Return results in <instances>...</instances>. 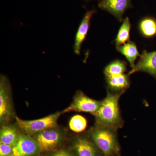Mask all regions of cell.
I'll list each match as a JSON object with an SVG mask.
<instances>
[{
	"mask_svg": "<svg viewBox=\"0 0 156 156\" xmlns=\"http://www.w3.org/2000/svg\"><path fill=\"white\" fill-rule=\"evenodd\" d=\"M107 92L106 97L101 101L100 108L95 115L96 123L118 131L124 124L119 105L122 94L108 90Z\"/></svg>",
	"mask_w": 156,
	"mask_h": 156,
	"instance_id": "6da1fadb",
	"label": "cell"
},
{
	"mask_svg": "<svg viewBox=\"0 0 156 156\" xmlns=\"http://www.w3.org/2000/svg\"><path fill=\"white\" fill-rule=\"evenodd\" d=\"M89 137L103 156L120 155L116 130L96 123L90 130Z\"/></svg>",
	"mask_w": 156,
	"mask_h": 156,
	"instance_id": "7a4b0ae2",
	"label": "cell"
},
{
	"mask_svg": "<svg viewBox=\"0 0 156 156\" xmlns=\"http://www.w3.org/2000/svg\"><path fill=\"white\" fill-rule=\"evenodd\" d=\"M61 114V112H57L35 120H22L17 116L15 119L17 126L26 134L36 135L45 130L56 128Z\"/></svg>",
	"mask_w": 156,
	"mask_h": 156,
	"instance_id": "3957f363",
	"label": "cell"
},
{
	"mask_svg": "<svg viewBox=\"0 0 156 156\" xmlns=\"http://www.w3.org/2000/svg\"><path fill=\"white\" fill-rule=\"evenodd\" d=\"M34 139L40 151L48 152L54 150L60 145L63 136L60 131L53 128L36 134Z\"/></svg>",
	"mask_w": 156,
	"mask_h": 156,
	"instance_id": "277c9868",
	"label": "cell"
},
{
	"mask_svg": "<svg viewBox=\"0 0 156 156\" xmlns=\"http://www.w3.org/2000/svg\"><path fill=\"white\" fill-rule=\"evenodd\" d=\"M101 101L92 99L83 92L78 91L74 98L72 103L65 112L76 111L89 113L95 115L99 109Z\"/></svg>",
	"mask_w": 156,
	"mask_h": 156,
	"instance_id": "5b68a950",
	"label": "cell"
},
{
	"mask_svg": "<svg viewBox=\"0 0 156 156\" xmlns=\"http://www.w3.org/2000/svg\"><path fill=\"white\" fill-rule=\"evenodd\" d=\"M13 115V107L10 95V86L4 76L0 82V121L2 123L9 122Z\"/></svg>",
	"mask_w": 156,
	"mask_h": 156,
	"instance_id": "8992f818",
	"label": "cell"
},
{
	"mask_svg": "<svg viewBox=\"0 0 156 156\" xmlns=\"http://www.w3.org/2000/svg\"><path fill=\"white\" fill-rule=\"evenodd\" d=\"M98 8L106 11L119 22H122L124 14L128 9L133 7L132 0H98Z\"/></svg>",
	"mask_w": 156,
	"mask_h": 156,
	"instance_id": "52a82bcc",
	"label": "cell"
},
{
	"mask_svg": "<svg viewBox=\"0 0 156 156\" xmlns=\"http://www.w3.org/2000/svg\"><path fill=\"white\" fill-rule=\"evenodd\" d=\"M139 72L147 73L156 79V50L150 52L144 50L139 60L128 74L130 76Z\"/></svg>",
	"mask_w": 156,
	"mask_h": 156,
	"instance_id": "ba28073f",
	"label": "cell"
},
{
	"mask_svg": "<svg viewBox=\"0 0 156 156\" xmlns=\"http://www.w3.org/2000/svg\"><path fill=\"white\" fill-rule=\"evenodd\" d=\"M72 147L76 156H103L90 137L77 136L73 141Z\"/></svg>",
	"mask_w": 156,
	"mask_h": 156,
	"instance_id": "9c48e42d",
	"label": "cell"
},
{
	"mask_svg": "<svg viewBox=\"0 0 156 156\" xmlns=\"http://www.w3.org/2000/svg\"><path fill=\"white\" fill-rule=\"evenodd\" d=\"M40 152L35 140L26 134H20L18 141L13 148V154L16 156H35Z\"/></svg>",
	"mask_w": 156,
	"mask_h": 156,
	"instance_id": "30bf717a",
	"label": "cell"
},
{
	"mask_svg": "<svg viewBox=\"0 0 156 156\" xmlns=\"http://www.w3.org/2000/svg\"><path fill=\"white\" fill-rule=\"evenodd\" d=\"M97 12L95 9L88 10L84 14L81 21L76 33L73 46L74 52L76 55H79L80 53L81 47L89 30L91 18Z\"/></svg>",
	"mask_w": 156,
	"mask_h": 156,
	"instance_id": "8fae6325",
	"label": "cell"
},
{
	"mask_svg": "<svg viewBox=\"0 0 156 156\" xmlns=\"http://www.w3.org/2000/svg\"><path fill=\"white\" fill-rule=\"evenodd\" d=\"M105 77L107 90L109 92L123 94L130 88L131 81L128 74H123Z\"/></svg>",
	"mask_w": 156,
	"mask_h": 156,
	"instance_id": "7c38bea8",
	"label": "cell"
},
{
	"mask_svg": "<svg viewBox=\"0 0 156 156\" xmlns=\"http://www.w3.org/2000/svg\"><path fill=\"white\" fill-rule=\"evenodd\" d=\"M140 33L144 37L153 38L156 36V18L152 16L143 17L138 25Z\"/></svg>",
	"mask_w": 156,
	"mask_h": 156,
	"instance_id": "4fadbf2b",
	"label": "cell"
},
{
	"mask_svg": "<svg viewBox=\"0 0 156 156\" xmlns=\"http://www.w3.org/2000/svg\"><path fill=\"white\" fill-rule=\"evenodd\" d=\"M117 51L122 53L126 57L131 69L135 65V62L140 54L136 44L134 42L129 41L126 44L116 48Z\"/></svg>",
	"mask_w": 156,
	"mask_h": 156,
	"instance_id": "5bb4252c",
	"label": "cell"
},
{
	"mask_svg": "<svg viewBox=\"0 0 156 156\" xmlns=\"http://www.w3.org/2000/svg\"><path fill=\"white\" fill-rule=\"evenodd\" d=\"M20 134L14 126H4L0 131V143L14 146L19 140Z\"/></svg>",
	"mask_w": 156,
	"mask_h": 156,
	"instance_id": "9a60e30c",
	"label": "cell"
},
{
	"mask_svg": "<svg viewBox=\"0 0 156 156\" xmlns=\"http://www.w3.org/2000/svg\"><path fill=\"white\" fill-rule=\"evenodd\" d=\"M131 23L130 19L126 17L123 20V23L118 31L117 36L114 41L116 48L130 41Z\"/></svg>",
	"mask_w": 156,
	"mask_h": 156,
	"instance_id": "2e32d148",
	"label": "cell"
},
{
	"mask_svg": "<svg viewBox=\"0 0 156 156\" xmlns=\"http://www.w3.org/2000/svg\"><path fill=\"white\" fill-rule=\"evenodd\" d=\"M127 70V63L126 61L115 59L105 66L103 72L105 76H112L125 74Z\"/></svg>",
	"mask_w": 156,
	"mask_h": 156,
	"instance_id": "e0dca14e",
	"label": "cell"
},
{
	"mask_svg": "<svg viewBox=\"0 0 156 156\" xmlns=\"http://www.w3.org/2000/svg\"><path fill=\"white\" fill-rule=\"evenodd\" d=\"M87 120L81 115H76L71 119L69 122V127L72 131L75 132H82L87 128Z\"/></svg>",
	"mask_w": 156,
	"mask_h": 156,
	"instance_id": "ac0fdd59",
	"label": "cell"
},
{
	"mask_svg": "<svg viewBox=\"0 0 156 156\" xmlns=\"http://www.w3.org/2000/svg\"><path fill=\"white\" fill-rule=\"evenodd\" d=\"M14 146L9 144H0V156H9L13 154Z\"/></svg>",
	"mask_w": 156,
	"mask_h": 156,
	"instance_id": "d6986e66",
	"label": "cell"
},
{
	"mask_svg": "<svg viewBox=\"0 0 156 156\" xmlns=\"http://www.w3.org/2000/svg\"><path fill=\"white\" fill-rule=\"evenodd\" d=\"M50 156H76L73 152L67 150H62L55 152Z\"/></svg>",
	"mask_w": 156,
	"mask_h": 156,
	"instance_id": "ffe728a7",
	"label": "cell"
},
{
	"mask_svg": "<svg viewBox=\"0 0 156 156\" xmlns=\"http://www.w3.org/2000/svg\"><path fill=\"white\" fill-rule=\"evenodd\" d=\"M84 2H89L90 1H92V0H83Z\"/></svg>",
	"mask_w": 156,
	"mask_h": 156,
	"instance_id": "44dd1931",
	"label": "cell"
},
{
	"mask_svg": "<svg viewBox=\"0 0 156 156\" xmlns=\"http://www.w3.org/2000/svg\"><path fill=\"white\" fill-rule=\"evenodd\" d=\"M9 156H16L14 155L13 154L11 155H10Z\"/></svg>",
	"mask_w": 156,
	"mask_h": 156,
	"instance_id": "7402d4cb",
	"label": "cell"
},
{
	"mask_svg": "<svg viewBox=\"0 0 156 156\" xmlns=\"http://www.w3.org/2000/svg\"><path fill=\"white\" fill-rule=\"evenodd\" d=\"M121 156L120 155H115V156Z\"/></svg>",
	"mask_w": 156,
	"mask_h": 156,
	"instance_id": "603a6c76",
	"label": "cell"
}]
</instances>
